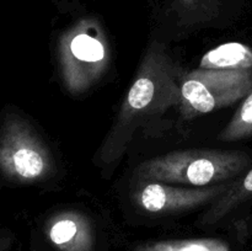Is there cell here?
<instances>
[{
  "instance_id": "52a82bcc",
  "label": "cell",
  "mask_w": 252,
  "mask_h": 251,
  "mask_svg": "<svg viewBox=\"0 0 252 251\" xmlns=\"http://www.w3.org/2000/svg\"><path fill=\"white\" fill-rule=\"evenodd\" d=\"M46 234L59 251H93L95 245L91 221L81 212L54 214L47 221Z\"/></svg>"
},
{
  "instance_id": "5b68a950",
  "label": "cell",
  "mask_w": 252,
  "mask_h": 251,
  "mask_svg": "<svg viewBox=\"0 0 252 251\" xmlns=\"http://www.w3.org/2000/svg\"><path fill=\"white\" fill-rule=\"evenodd\" d=\"M252 90L251 70L197 68L182 74L180 111L186 120L229 107Z\"/></svg>"
},
{
  "instance_id": "6da1fadb",
  "label": "cell",
  "mask_w": 252,
  "mask_h": 251,
  "mask_svg": "<svg viewBox=\"0 0 252 251\" xmlns=\"http://www.w3.org/2000/svg\"><path fill=\"white\" fill-rule=\"evenodd\" d=\"M181 76V69L164 44L153 42L138 66L112 127L96 153L97 166L105 171L112 169L122 160L140 127L174 106H180Z\"/></svg>"
},
{
  "instance_id": "30bf717a",
  "label": "cell",
  "mask_w": 252,
  "mask_h": 251,
  "mask_svg": "<svg viewBox=\"0 0 252 251\" xmlns=\"http://www.w3.org/2000/svg\"><path fill=\"white\" fill-rule=\"evenodd\" d=\"M133 251H230V246L219 239H186L143 243Z\"/></svg>"
},
{
  "instance_id": "8fae6325",
  "label": "cell",
  "mask_w": 252,
  "mask_h": 251,
  "mask_svg": "<svg viewBox=\"0 0 252 251\" xmlns=\"http://www.w3.org/2000/svg\"><path fill=\"white\" fill-rule=\"evenodd\" d=\"M218 0H174L172 11L181 25H196L216 16Z\"/></svg>"
},
{
  "instance_id": "8992f818",
  "label": "cell",
  "mask_w": 252,
  "mask_h": 251,
  "mask_svg": "<svg viewBox=\"0 0 252 251\" xmlns=\"http://www.w3.org/2000/svg\"><path fill=\"white\" fill-rule=\"evenodd\" d=\"M233 181L192 188L159 181H134L132 198L138 208L147 213L160 216L180 213L218 199L228 191Z\"/></svg>"
},
{
  "instance_id": "ba28073f",
  "label": "cell",
  "mask_w": 252,
  "mask_h": 251,
  "mask_svg": "<svg viewBox=\"0 0 252 251\" xmlns=\"http://www.w3.org/2000/svg\"><path fill=\"white\" fill-rule=\"evenodd\" d=\"M252 197V167L244 175L231 182L228 191L216 199L213 206L203 214L201 224L204 226L214 225L225 218L230 212Z\"/></svg>"
},
{
  "instance_id": "7c38bea8",
  "label": "cell",
  "mask_w": 252,
  "mask_h": 251,
  "mask_svg": "<svg viewBox=\"0 0 252 251\" xmlns=\"http://www.w3.org/2000/svg\"><path fill=\"white\" fill-rule=\"evenodd\" d=\"M252 137V90L243 100L230 122L219 133L221 142H236Z\"/></svg>"
},
{
  "instance_id": "3957f363",
  "label": "cell",
  "mask_w": 252,
  "mask_h": 251,
  "mask_svg": "<svg viewBox=\"0 0 252 251\" xmlns=\"http://www.w3.org/2000/svg\"><path fill=\"white\" fill-rule=\"evenodd\" d=\"M59 73L71 95L90 90L110 64V44L105 29L95 17L78 20L62 33L57 49Z\"/></svg>"
},
{
  "instance_id": "7a4b0ae2",
  "label": "cell",
  "mask_w": 252,
  "mask_h": 251,
  "mask_svg": "<svg viewBox=\"0 0 252 251\" xmlns=\"http://www.w3.org/2000/svg\"><path fill=\"white\" fill-rule=\"evenodd\" d=\"M251 161L248 153L239 150H180L143 161L133 171V181L206 187L236 180Z\"/></svg>"
},
{
  "instance_id": "9c48e42d",
  "label": "cell",
  "mask_w": 252,
  "mask_h": 251,
  "mask_svg": "<svg viewBox=\"0 0 252 251\" xmlns=\"http://www.w3.org/2000/svg\"><path fill=\"white\" fill-rule=\"evenodd\" d=\"M199 68L252 71V48L239 42L220 44L202 57Z\"/></svg>"
},
{
  "instance_id": "277c9868",
  "label": "cell",
  "mask_w": 252,
  "mask_h": 251,
  "mask_svg": "<svg viewBox=\"0 0 252 251\" xmlns=\"http://www.w3.org/2000/svg\"><path fill=\"white\" fill-rule=\"evenodd\" d=\"M0 170L12 184L30 185L56 171L53 155L32 126L16 113H7L0 137Z\"/></svg>"
},
{
  "instance_id": "4fadbf2b",
  "label": "cell",
  "mask_w": 252,
  "mask_h": 251,
  "mask_svg": "<svg viewBox=\"0 0 252 251\" xmlns=\"http://www.w3.org/2000/svg\"><path fill=\"white\" fill-rule=\"evenodd\" d=\"M32 251H38V250H37L36 248H33V249H32Z\"/></svg>"
}]
</instances>
